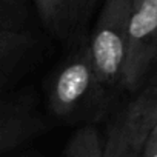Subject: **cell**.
<instances>
[{
    "instance_id": "obj_1",
    "label": "cell",
    "mask_w": 157,
    "mask_h": 157,
    "mask_svg": "<svg viewBox=\"0 0 157 157\" xmlns=\"http://www.w3.org/2000/svg\"><path fill=\"white\" fill-rule=\"evenodd\" d=\"M103 88L96 75L88 43H83L56 71L48 93L49 111L59 119L78 117L99 106Z\"/></svg>"
},
{
    "instance_id": "obj_2",
    "label": "cell",
    "mask_w": 157,
    "mask_h": 157,
    "mask_svg": "<svg viewBox=\"0 0 157 157\" xmlns=\"http://www.w3.org/2000/svg\"><path fill=\"white\" fill-rule=\"evenodd\" d=\"M132 0H105L88 42L96 75L103 86L120 83Z\"/></svg>"
},
{
    "instance_id": "obj_3",
    "label": "cell",
    "mask_w": 157,
    "mask_h": 157,
    "mask_svg": "<svg viewBox=\"0 0 157 157\" xmlns=\"http://www.w3.org/2000/svg\"><path fill=\"white\" fill-rule=\"evenodd\" d=\"M157 59V0H132L120 85L136 91Z\"/></svg>"
},
{
    "instance_id": "obj_4",
    "label": "cell",
    "mask_w": 157,
    "mask_h": 157,
    "mask_svg": "<svg viewBox=\"0 0 157 157\" xmlns=\"http://www.w3.org/2000/svg\"><path fill=\"white\" fill-rule=\"evenodd\" d=\"M40 129V119L23 100H0V152L26 142Z\"/></svg>"
},
{
    "instance_id": "obj_5",
    "label": "cell",
    "mask_w": 157,
    "mask_h": 157,
    "mask_svg": "<svg viewBox=\"0 0 157 157\" xmlns=\"http://www.w3.org/2000/svg\"><path fill=\"white\" fill-rule=\"evenodd\" d=\"M149 131L126 108L111 125L100 157H139Z\"/></svg>"
},
{
    "instance_id": "obj_6",
    "label": "cell",
    "mask_w": 157,
    "mask_h": 157,
    "mask_svg": "<svg viewBox=\"0 0 157 157\" xmlns=\"http://www.w3.org/2000/svg\"><path fill=\"white\" fill-rule=\"evenodd\" d=\"M39 17L54 36L68 37L77 26L86 0H34Z\"/></svg>"
},
{
    "instance_id": "obj_7",
    "label": "cell",
    "mask_w": 157,
    "mask_h": 157,
    "mask_svg": "<svg viewBox=\"0 0 157 157\" xmlns=\"http://www.w3.org/2000/svg\"><path fill=\"white\" fill-rule=\"evenodd\" d=\"M31 46L33 40L28 34L14 29H0V85L11 77Z\"/></svg>"
},
{
    "instance_id": "obj_8",
    "label": "cell",
    "mask_w": 157,
    "mask_h": 157,
    "mask_svg": "<svg viewBox=\"0 0 157 157\" xmlns=\"http://www.w3.org/2000/svg\"><path fill=\"white\" fill-rule=\"evenodd\" d=\"M102 148L103 137L100 131L93 125H86L72 134L65 148L63 157H100Z\"/></svg>"
},
{
    "instance_id": "obj_9",
    "label": "cell",
    "mask_w": 157,
    "mask_h": 157,
    "mask_svg": "<svg viewBox=\"0 0 157 157\" xmlns=\"http://www.w3.org/2000/svg\"><path fill=\"white\" fill-rule=\"evenodd\" d=\"M128 109L146 131H151V128L157 125V83L151 85L143 94H140L128 106Z\"/></svg>"
},
{
    "instance_id": "obj_10",
    "label": "cell",
    "mask_w": 157,
    "mask_h": 157,
    "mask_svg": "<svg viewBox=\"0 0 157 157\" xmlns=\"http://www.w3.org/2000/svg\"><path fill=\"white\" fill-rule=\"evenodd\" d=\"M139 157H157V125H154L148 132Z\"/></svg>"
},
{
    "instance_id": "obj_11",
    "label": "cell",
    "mask_w": 157,
    "mask_h": 157,
    "mask_svg": "<svg viewBox=\"0 0 157 157\" xmlns=\"http://www.w3.org/2000/svg\"><path fill=\"white\" fill-rule=\"evenodd\" d=\"M5 2H6V0H0V8L3 6V3H5Z\"/></svg>"
}]
</instances>
